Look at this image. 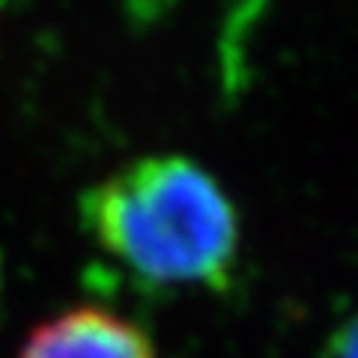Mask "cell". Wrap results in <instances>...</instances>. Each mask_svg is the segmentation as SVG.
<instances>
[{"label": "cell", "mask_w": 358, "mask_h": 358, "mask_svg": "<svg viewBox=\"0 0 358 358\" xmlns=\"http://www.w3.org/2000/svg\"><path fill=\"white\" fill-rule=\"evenodd\" d=\"M81 221L110 260L150 287L224 289L236 268V206L185 155H147L99 179L81 197Z\"/></svg>", "instance_id": "6da1fadb"}, {"label": "cell", "mask_w": 358, "mask_h": 358, "mask_svg": "<svg viewBox=\"0 0 358 358\" xmlns=\"http://www.w3.org/2000/svg\"><path fill=\"white\" fill-rule=\"evenodd\" d=\"M18 358H159V352L131 320L84 305L33 329Z\"/></svg>", "instance_id": "7a4b0ae2"}, {"label": "cell", "mask_w": 358, "mask_h": 358, "mask_svg": "<svg viewBox=\"0 0 358 358\" xmlns=\"http://www.w3.org/2000/svg\"><path fill=\"white\" fill-rule=\"evenodd\" d=\"M334 358H358V313L334 334Z\"/></svg>", "instance_id": "3957f363"}, {"label": "cell", "mask_w": 358, "mask_h": 358, "mask_svg": "<svg viewBox=\"0 0 358 358\" xmlns=\"http://www.w3.org/2000/svg\"><path fill=\"white\" fill-rule=\"evenodd\" d=\"M0 293H3V268H0Z\"/></svg>", "instance_id": "277c9868"}]
</instances>
